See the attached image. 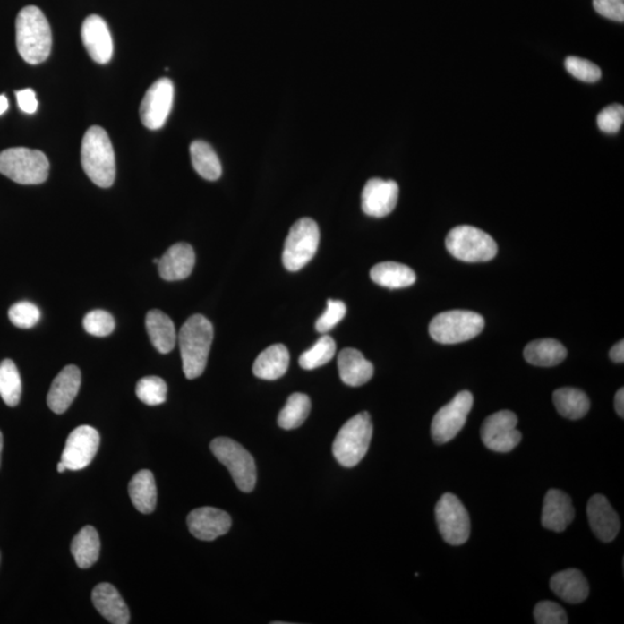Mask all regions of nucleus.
<instances>
[{
    "mask_svg": "<svg viewBox=\"0 0 624 624\" xmlns=\"http://www.w3.org/2000/svg\"><path fill=\"white\" fill-rule=\"evenodd\" d=\"M196 254L188 244L170 246L158 261V273L163 280L178 281L186 279L193 271Z\"/></svg>",
    "mask_w": 624,
    "mask_h": 624,
    "instance_id": "412c9836",
    "label": "nucleus"
},
{
    "mask_svg": "<svg viewBox=\"0 0 624 624\" xmlns=\"http://www.w3.org/2000/svg\"><path fill=\"white\" fill-rule=\"evenodd\" d=\"M129 494L134 508L141 514H150L157 507V484L153 473L149 470L139 471L129 484Z\"/></svg>",
    "mask_w": 624,
    "mask_h": 624,
    "instance_id": "c85d7f7f",
    "label": "nucleus"
},
{
    "mask_svg": "<svg viewBox=\"0 0 624 624\" xmlns=\"http://www.w3.org/2000/svg\"><path fill=\"white\" fill-rule=\"evenodd\" d=\"M534 619L538 624H567L568 616L559 603L540 602L534 608Z\"/></svg>",
    "mask_w": 624,
    "mask_h": 624,
    "instance_id": "a19ab883",
    "label": "nucleus"
},
{
    "mask_svg": "<svg viewBox=\"0 0 624 624\" xmlns=\"http://www.w3.org/2000/svg\"><path fill=\"white\" fill-rule=\"evenodd\" d=\"M320 228L310 218H300L292 226L286 238L282 262L290 272L303 269L315 257L320 245Z\"/></svg>",
    "mask_w": 624,
    "mask_h": 624,
    "instance_id": "1a4fd4ad",
    "label": "nucleus"
},
{
    "mask_svg": "<svg viewBox=\"0 0 624 624\" xmlns=\"http://www.w3.org/2000/svg\"><path fill=\"white\" fill-rule=\"evenodd\" d=\"M174 85L169 79L162 78L147 90L141 106L142 124L150 130L161 129L173 108Z\"/></svg>",
    "mask_w": 624,
    "mask_h": 624,
    "instance_id": "4468645a",
    "label": "nucleus"
},
{
    "mask_svg": "<svg viewBox=\"0 0 624 624\" xmlns=\"http://www.w3.org/2000/svg\"><path fill=\"white\" fill-rule=\"evenodd\" d=\"M2 451H3V435L0 432V463H2Z\"/></svg>",
    "mask_w": 624,
    "mask_h": 624,
    "instance_id": "8fccbe9b",
    "label": "nucleus"
},
{
    "mask_svg": "<svg viewBox=\"0 0 624 624\" xmlns=\"http://www.w3.org/2000/svg\"><path fill=\"white\" fill-rule=\"evenodd\" d=\"M435 515L445 543L460 546L470 538V515L456 495L451 492L444 494L437 503Z\"/></svg>",
    "mask_w": 624,
    "mask_h": 624,
    "instance_id": "9d476101",
    "label": "nucleus"
},
{
    "mask_svg": "<svg viewBox=\"0 0 624 624\" xmlns=\"http://www.w3.org/2000/svg\"><path fill=\"white\" fill-rule=\"evenodd\" d=\"M445 244L453 257L466 262L492 261L498 253L494 238L472 226H458L451 229Z\"/></svg>",
    "mask_w": 624,
    "mask_h": 624,
    "instance_id": "0eeeda50",
    "label": "nucleus"
},
{
    "mask_svg": "<svg viewBox=\"0 0 624 624\" xmlns=\"http://www.w3.org/2000/svg\"><path fill=\"white\" fill-rule=\"evenodd\" d=\"M524 357L536 367H555L566 360L567 349L558 340L539 339L525 347Z\"/></svg>",
    "mask_w": 624,
    "mask_h": 624,
    "instance_id": "cd10ccee",
    "label": "nucleus"
},
{
    "mask_svg": "<svg viewBox=\"0 0 624 624\" xmlns=\"http://www.w3.org/2000/svg\"><path fill=\"white\" fill-rule=\"evenodd\" d=\"M341 380L349 387H363L372 379L373 365L355 348H345L338 357Z\"/></svg>",
    "mask_w": 624,
    "mask_h": 624,
    "instance_id": "5701e85b",
    "label": "nucleus"
},
{
    "mask_svg": "<svg viewBox=\"0 0 624 624\" xmlns=\"http://www.w3.org/2000/svg\"><path fill=\"white\" fill-rule=\"evenodd\" d=\"M574 518L575 509L570 496L559 489H551L543 500V526L547 530L563 532Z\"/></svg>",
    "mask_w": 624,
    "mask_h": 624,
    "instance_id": "aec40b11",
    "label": "nucleus"
},
{
    "mask_svg": "<svg viewBox=\"0 0 624 624\" xmlns=\"http://www.w3.org/2000/svg\"><path fill=\"white\" fill-rule=\"evenodd\" d=\"M188 526L194 538L212 542L230 530L232 518L220 509L202 507L190 512Z\"/></svg>",
    "mask_w": 624,
    "mask_h": 624,
    "instance_id": "dca6fc26",
    "label": "nucleus"
},
{
    "mask_svg": "<svg viewBox=\"0 0 624 624\" xmlns=\"http://www.w3.org/2000/svg\"><path fill=\"white\" fill-rule=\"evenodd\" d=\"M21 377L17 365L12 360H4L0 363V397L7 406L14 407L21 398Z\"/></svg>",
    "mask_w": 624,
    "mask_h": 624,
    "instance_id": "72a5a7b5",
    "label": "nucleus"
},
{
    "mask_svg": "<svg viewBox=\"0 0 624 624\" xmlns=\"http://www.w3.org/2000/svg\"><path fill=\"white\" fill-rule=\"evenodd\" d=\"M57 470L59 473H64V472L67 471L66 465L64 464L62 462V460H61V463L58 464Z\"/></svg>",
    "mask_w": 624,
    "mask_h": 624,
    "instance_id": "09e8293b",
    "label": "nucleus"
},
{
    "mask_svg": "<svg viewBox=\"0 0 624 624\" xmlns=\"http://www.w3.org/2000/svg\"><path fill=\"white\" fill-rule=\"evenodd\" d=\"M587 518L591 530L603 543H611L618 536L621 522L603 495L592 496L587 503Z\"/></svg>",
    "mask_w": 624,
    "mask_h": 624,
    "instance_id": "a211bd4d",
    "label": "nucleus"
},
{
    "mask_svg": "<svg viewBox=\"0 0 624 624\" xmlns=\"http://www.w3.org/2000/svg\"><path fill=\"white\" fill-rule=\"evenodd\" d=\"M371 278L375 284L389 289L406 288L416 280L411 268L396 261H384L373 266Z\"/></svg>",
    "mask_w": 624,
    "mask_h": 624,
    "instance_id": "bb28decb",
    "label": "nucleus"
},
{
    "mask_svg": "<svg viewBox=\"0 0 624 624\" xmlns=\"http://www.w3.org/2000/svg\"><path fill=\"white\" fill-rule=\"evenodd\" d=\"M146 329L150 343L162 354L172 352L177 335L172 318L160 310H150L146 316Z\"/></svg>",
    "mask_w": 624,
    "mask_h": 624,
    "instance_id": "a878e982",
    "label": "nucleus"
},
{
    "mask_svg": "<svg viewBox=\"0 0 624 624\" xmlns=\"http://www.w3.org/2000/svg\"><path fill=\"white\" fill-rule=\"evenodd\" d=\"M484 328L483 317L467 310H451L432 318L429 333L437 343L455 345L478 337Z\"/></svg>",
    "mask_w": 624,
    "mask_h": 624,
    "instance_id": "423d86ee",
    "label": "nucleus"
},
{
    "mask_svg": "<svg viewBox=\"0 0 624 624\" xmlns=\"http://www.w3.org/2000/svg\"><path fill=\"white\" fill-rule=\"evenodd\" d=\"M213 337V325L202 315L191 316L182 326L177 339L186 379H197L205 372Z\"/></svg>",
    "mask_w": 624,
    "mask_h": 624,
    "instance_id": "f03ea898",
    "label": "nucleus"
},
{
    "mask_svg": "<svg viewBox=\"0 0 624 624\" xmlns=\"http://www.w3.org/2000/svg\"><path fill=\"white\" fill-rule=\"evenodd\" d=\"M49 170V160L41 150L14 147L0 153V174L19 184H41Z\"/></svg>",
    "mask_w": 624,
    "mask_h": 624,
    "instance_id": "39448f33",
    "label": "nucleus"
},
{
    "mask_svg": "<svg viewBox=\"0 0 624 624\" xmlns=\"http://www.w3.org/2000/svg\"><path fill=\"white\" fill-rule=\"evenodd\" d=\"M614 404H615L616 413H618V415L620 417H622V419H623V415H624V389H620L619 391L616 392Z\"/></svg>",
    "mask_w": 624,
    "mask_h": 624,
    "instance_id": "49530a36",
    "label": "nucleus"
},
{
    "mask_svg": "<svg viewBox=\"0 0 624 624\" xmlns=\"http://www.w3.org/2000/svg\"><path fill=\"white\" fill-rule=\"evenodd\" d=\"M15 94H17V100L20 109H21L23 113L28 115L37 113L38 102L37 94H35L33 90L27 89L18 90Z\"/></svg>",
    "mask_w": 624,
    "mask_h": 624,
    "instance_id": "c03bdc74",
    "label": "nucleus"
},
{
    "mask_svg": "<svg viewBox=\"0 0 624 624\" xmlns=\"http://www.w3.org/2000/svg\"><path fill=\"white\" fill-rule=\"evenodd\" d=\"M518 417L511 411H500L489 415L481 427V440L495 452H510L522 440V432L517 429Z\"/></svg>",
    "mask_w": 624,
    "mask_h": 624,
    "instance_id": "f8f14e48",
    "label": "nucleus"
},
{
    "mask_svg": "<svg viewBox=\"0 0 624 624\" xmlns=\"http://www.w3.org/2000/svg\"><path fill=\"white\" fill-rule=\"evenodd\" d=\"M81 38L87 53L94 62L98 64L110 62L114 54V43L105 20L98 15H90L82 23Z\"/></svg>",
    "mask_w": 624,
    "mask_h": 624,
    "instance_id": "f3484780",
    "label": "nucleus"
},
{
    "mask_svg": "<svg viewBox=\"0 0 624 624\" xmlns=\"http://www.w3.org/2000/svg\"><path fill=\"white\" fill-rule=\"evenodd\" d=\"M399 198V186L395 181L372 178L363 191V209L372 218H384L396 209Z\"/></svg>",
    "mask_w": 624,
    "mask_h": 624,
    "instance_id": "2eb2a0df",
    "label": "nucleus"
},
{
    "mask_svg": "<svg viewBox=\"0 0 624 624\" xmlns=\"http://www.w3.org/2000/svg\"><path fill=\"white\" fill-rule=\"evenodd\" d=\"M347 312V307L343 301L329 300L328 308L325 312L316 321L315 328L318 332L328 333L331 331L337 324L344 320Z\"/></svg>",
    "mask_w": 624,
    "mask_h": 624,
    "instance_id": "ea45409f",
    "label": "nucleus"
},
{
    "mask_svg": "<svg viewBox=\"0 0 624 624\" xmlns=\"http://www.w3.org/2000/svg\"><path fill=\"white\" fill-rule=\"evenodd\" d=\"M473 407L471 392L462 391L436 413L432 423V436L436 443L444 444L455 439L466 423Z\"/></svg>",
    "mask_w": 624,
    "mask_h": 624,
    "instance_id": "9b49d317",
    "label": "nucleus"
},
{
    "mask_svg": "<svg viewBox=\"0 0 624 624\" xmlns=\"http://www.w3.org/2000/svg\"><path fill=\"white\" fill-rule=\"evenodd\" d=\"M310 411L312 401L309 397L303 393H293L278 416V423L286 431L299 428L307 420Z\"/></svg>",
    "mask_w": 624,
    "mask_h": 624,
    "instance_id": "473e14b6",
    "label": "nucleus"
},
{
    "mask_svg": "<svg viewBox=\"0 0 624 624\" xmlns=\"http://www.w3.org/2000/svg\"><path fill=\"white\" fill-rule=\"evenodd\" d=\"M210 450L232 474L240 491L250 492L256 486L257 470L254 459L240 443L228 437H218L210 443Z\"/></svg>",
    "mask_w": 624,
    "mask_h": 624,
    "instance_id": "6e6552de",
    "label": "nucleus"
},
{
    "mask_svg": "<svg viewBox=\"0 0 624 624\" xmlns=\"http://www.w3.org/2000/svg\"><path fill=\"white\" fill-rule=\"evenodd\" d=\"M566 69L572 77L578 79L584 82H595L602 78V70L595 64L587 61V59L575 57H568L566 59Z\"/></svg>",
    "mask_w": 624,
    "mask_h": 624,
    "instance_id": "58836bf2",
    "label": "nucleus"
},
{
    "mask_svg": "<svg viewBox=\"0 0 624 624\" xmlns=\"http://www.w3.org/2000/svg\"><path fill=\"white\" fill-rule=\"evenodd\" d=\"M336 349L337 345L333 338L323 336L317 340V343L312 348L302 354L299 360L300 365L305 371H313V369L320 368L333 359Z\"/></svg>",
    "mask_w": 624,
    "mask_h": 624,
    "instance_id": "f704fd0d",
    "label": "nucleus"
},
{
    "mask_svg": "<svg viewBox=\"0 0 624 624\" xmlns=\"http://www.w3.org/2000/svg\"><path fill=\"white\" fill-rule=\"evenodd\" d=\"M552 401L560 415L567 419L578 420L587 415L590 399L582 391L575 388H561L552 395Z\"/></svg>",
    "mask_w": 624,
    "mask_h": 624,
    "instance_id": "7c9ffc66",
    "label": "nucleus"
},
{
    "mask_svg": "<svg viewBox=\"0 0 624 624\" xmlns=\"http://www.w3.org/2000/svg\"><path fill=\"white\" fill-rule=\"evenodd\" d=\"M9 317L11 323L17 326L19 329L34 328L41 318V312L37 305L30 302H19L12 305Z\"/></svg>",
    "mask_w": 624,
    "mask_h": 624,
    "instance_id": "4c0bfd02",
    "label": "nucleus"
},
{
    "mask_svg": "<svg viewBox=\"0 0 624 624\" xmlns=\"http://www.w3.org/2000/svg\"><path fill=\"white\" fill-rule=\"evenodd\" d=\"M81 163L87 176L100 188H110L116 176V160L108 133L91 126L83 137Z\"/></svg>",
    "mask_w": 624,
    "mask_h": 624,
    "instance_id": "7ed1b4c3",
    "label": "nucleus"
},
{
    "mask_svg": "<svg viewBox=\"0 0 624 624\" xmlns=\"http://www.w3.org/2000/svg\"><path fill=\"white\" fill-rule=\"evenodd\" d=\"M624 121V108L621 105H611L600 111L597 118L599 129L603 132L614 134L619 132Z\"/></svg>",
    "mask_w": 624,
    "mask_h": 624,
    "instance_id": "79ce46f5",
    "label": "nucleus"
},
{
    "mask_svg": "<svg viewBox=\"0 0 624 624\" xmlns=\"http://www.w3.org/2000/svg\"><path fill=\"white\" fill-rule=\"evenodd\" d=\"M289 360V352L285 345L269 346L254 361L252 368L254 376L266 380H279L287 372Z\"/></svg>",
    "mask_w": 624,
    "mask_h": 624,
    "instance_id": "393cba45",
    "label": "nucleus"
},
{
    "mask_svg": "<svg viewBox=\"0 0 624 624\" xmlns=\"http://www.w3.org/2000/svg\"><path fill=\"white\" fill-rule=\"evenodd\" d=\"M81 384V372L75 365H67L51 384L47 393V406L56 413L63 415L73 403Z\"/></svg>",
    "mask_w": 624,
    "mask_h": 624,
    "instance_id": "6ab92c4d",
    "label": "nucleus"
},
{
    "mask_svg": "<svg viewBox=\"0 0 624 624\" xmlns=\"http://www.w3.org/2000/svg\"><path fill=\"white\" fill-rule=\"evenodd\" d=\"M7 109H9V101H7L5 95H0V116L5 114Z\"/></svg>",
    "mask_w": 624,
    "mask_h": 624,
    "instance_id": "de8ad7c7",
    "label": "nucleus"
},
{
    "mask_svg": "<svg viewBox=\"0 0 624 624\" xmlns=\"http://www.w3.org/2000/svg\"><path fill=\"white\" fill-rule=\"evenodd\" d=\"M372 437L369 413H359L343 425L333 443V456L344 467H354L367 455Z\"/></svg>",
    "mask_w": 624,
    "mask_h": 624,
    "instance_id": "20e7f679",
    "label": "nucleus"
},
{
    "mask_svg": "<svg viewBox=\"0 0 624 624\" xmlns=\"http://www.w3.org/2000/svg\"><path fill=\"white\" fill-rule=\"evenodd\" d=\"M91 602L107 621L114 624L130 622L129 607L111 584L101 583L95 586L91 594Z\"/></svg>",
    "mask_w": 624,
    "mask_h": 624,
    "instance_id": "4be33fe9",
    "label": "nucleus"
},
{
    "mask_svg": "<svg viewBox=\"0 0 624 624\" xmlns=\"http://www.w3.org/2000/svg\"><path fill=\"white\" fill-rule=\"evenodd\" d=\"M100 447V434L90 425L75 428L67 437L62 462L67 470L81 471L89 466Z\"/></svg>",
    "mask_w": 624,
    "mask_h": 624,
    "instance_id": "ddd939ff",
    "label": "nucleus"
},
{
    "mask_svg": "<svg viewBox=\"0 0 624 624\" xmlns=\"http://www.w3.org/2000/svg\"><path fill=\"white\" fill-rule=\"evenodd\" d=\"M610 356L611 361H614L615 363H624V343L623 340L619 341L618 344H615L613 347H611V352H610Z\"/></svg>",
    "mask_w": 624,
    "mask_h": 624,
    "instance_id": "a18cd8bd",
    "label": "nucleus"
},
{
    "mask_svg": "<svg viewBox=\"0 0 624 624\" xmlns=\"http://www.w3.org/2000/svg\"><path fill=\"white\" fill-rule=\"evenodd\" d=\"M166 381L158 376H147L138 381L136 393L139 400L149 405V406H158L165 403L167 399Z\"/></svg>",
    "mask_w": 624,
    "mask_h": 624,
    "instance_id": "c9c22d12",
    "label": "nucleus"
},
{
    "mask_svg": "<svg viewBox=\"0 0 624 624\" xmlns=\"http://www.w3.org/2000/svg\"><path fill=\"white\" fill-rule=\"evenodd\" d=\"M17 47L23 61L38 65L47 61L53 47L49 22L37 6H27L20 11L17 22Z\"/></svg>",
    "mask_w": 624,
    "mask_h": 624,
    "instance_id": "f257e3e1",
    "label": "nucleus"
},
{
    "mask_svg": "<svg viewBox=\"0 0 624 624\" xmlns=\"http://www.w3.org/2000/svg\"><path fill=\"white\" fill-rule=\"evenodd\" d=\"M100 536L93 526H85L74 536L71 551L77 566L81 569H89L98 560L100 555Z\"/></svg>",
    "mask_w": 624,
    "mask_h": 624,
    "instance_id": "c756f323",
    "label": "nucleus"
},
{
    "mask_svg": "<svg viewBox=\"0 0 624 624\" xmlns=\"http://www.w3.org/2000/svg\"><path fill=\"white\" fill-rule=\"evenodd\" d=\"M551 588L559 598L569 603L586 602L590 594L586 576L577 569L563 570L552 576Z\"/></svg>",
    "mask_w": 624,
    "mask_h": 624,
    "instance_id": "b1692460",
    "label": "nucleus"
},
{
    "mask_svg": "<svg viewBox=\"0 0 624 624\" xmlns=\"http://www.w3.org/2000/svg\"><path fill=\"white\" fill-rule=\"evenodd\" d=\"M191 161L194 170L208 181L221 177L222 166L216 150L206 141H196L190 146Z\"/></svg>",
    "mask_w": 624,
    "mask_h": 624,
    "instance_id": "2f4dec72",
    "label": "nucleus"
},
{
    "mask_svg": "<svg viewBox=\"0 0 624 624\" xmlns=\"http://www.w3.org/2000/svg\"><path fill=\"white\" fill-rule=\"evenodd\" d=\"M83 328L94 337H107L115 329V320L105 310H93L83 318Z\"/></svg>",
    "mask_w": 624,
    "mask_h": 624,
    "instance_id": "e433bc0d",
    "label": "nucleus"
},
{
    "mask_svg": "<svg viewBox=\"0 0 624 624\" xmlns=\"http://www.w3.org/2000/svg\"><path fill=\"white\" fill-rule=\"evenodd\" d=\"M594 10L603 18L613 21H624L623 0H594Z\"/></svg>",
    "mask_w": 624,
    "mask_h": 624,
    "instance_id": "37998d69",
    "label": "nucleus"
}]
</instances>
